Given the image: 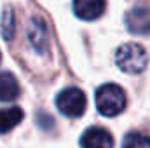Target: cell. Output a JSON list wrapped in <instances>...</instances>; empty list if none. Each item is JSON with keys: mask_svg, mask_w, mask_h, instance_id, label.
<instances>
[{"mask_svg": "<svg viewBox=\"0 0 150 148\" xmlns=\"http://www.w3.org/2000/svg\"><path fill=\"white\" fill-rule=\"evenodd\" d=\"M122 148H150V138L140 132H131L126 136Z\"/></svg>", "mask_w": 150, "mask_h": 148, "instance_id": "cell-11", "label": "cell"}, {"mask_svg": "<svg viewBox=\"0 0 150 148\" xmlns=\"http://www.w3.org/2000/svg\"><path fill=\"white\" fill-rule=\"evenodd\" d=\"M126 26L131 33L147 35L150 33V7H134L126 14Z\"/></svg>", "mask_w": 150, "mask_h": 148, "instance_id": "cell-4", "label": "cell"}, {"mask_svg": "<svg viewBox=\"0 0 150 148\" xmlns=\"http://www.w3.org/2000/svg\"><path fill=\"white\" fill-rule=\"evenodd\" d=\"M56 105H58V110L67 117H80L86 111L87 99L80 89L68 87L59 92V96L56 98Z\"/></svg>", "mask_w": 150, "mask_h": 148, "instance_id": "cell-3", "label": "cell"}, {"mask_svg": "<svg viewBox=\"0 0 150 148\" xmlns=\"http://www.w3.org/2000/svg\"><path fill=\"white\" fill-rule=\"evenodd\" d=\"M82 148H113L112 134L101 127H91L80 138Z\"/></svg>", "mask_w": 150, "mask_h": 148, "instance_id": "cell-5", "label": "cell"}, {"mask_svg": "<svg viewBox=\"0 0 150 148\" xmlns=\"http://www.w3.org/2000/svg\"><path fill=\"white\" fill-rule=\"evenodd\" d=\"M23 110L19 106H9V108H2L0 110V134L2 132H9L11 129H14L21 120H23Z\"/></svg>", "mask_w": 150, "mask_h": 148, "instance_id": "cell-8", "label": "cell"}, {"mask_svg": "<svg viewBox=\"0 0 150 148\" xmlns=\"http://www.w3.org/2000/svg\"><path fill=\"white\" fill-rule=\"evenodd\" d=\"M0 58H2V56H0Z\"/></svg>", "mask_w": 150, "mask_h": 148, "instance_id": "cell-12", "label": "cell"}, {"mask_svg": "<svg viewBox=\"0 0 150 148\" xmlns=\"http://www.w3.org/2000/svg\"><path fill=\"white\" fill-rule=\"evenodd\" d=\"M115 61L117 66L126 72V73H140L145 70L147 63H149V56L147 51L140 45V44H124L117 49L115 54Z\"/></svg>", "mask_w": 150, "mask_h": 148, "instance_id": "cell-1", "label": "cell"}, {"mask_svg": "<svg viewBox=\"0 0 150 148\" xmlns=\"http://www.w3.org/2000/svg\"><path fill=\"white\" fill-rule=\"evenodd\" d=\"M105 11V0H74V12L84 21L98 19Z\"/></svg>", "mask_w": 150, "mask_h": 148, "instance_id": "cell-6", "label": "cell"}, {"mask_svg": "<svg viewBox=\"0 0 150 148\" xmlns=\"http://www.w3.org/2000/svg\"><path fill=\"white\" fill-rule=\"evenodd\" d=\"M19 94V84L9 72L0 73V101H12Z\"/></svg>", "mask_w": 150, "mask_h": 148, "instance_id": "cell-9", "label": "cell"}, {"mask_svg": "<svg viewBox=\"0 0 150 148\" xmlns=\"http://www.w3.org/2000/svg\"><path fill=\"white\" fill-rule=\"evenodd\" d=\"M0 32H2L4 40H11V38L14 37V32H16V16H14V11L11 7H7L4 11V14H2Z\"/></svg>", "mask_w": 150, "mask_h": 148, "instance_id": "cell-10", "label": "cell"}, {"mask_svg": "<svg viewBox=\"0 0 150 148\" xmlns=\"http://www.w3.org/2000/svg\"><path fill=\"white\" fill-rule=\"evenodd\" d=\"M96 106L105 117H115L126 106V94L122 87L115 84H105L96 91Z\"/></svg>", "mask_w": 150, "mask_h": 148, "instance_id": "cell-2", "label": "cell"}, {"mask_svg": "<svg viewBox=\"0 0 150 148\" xmlns=\"http://www.w3.org/2000/svg\"><path fill=\"white\" fill-rule=\"evenodd\" d=\"M28 38L38 52H44L47 49V26L42 18L37 16L32 19V23L28 26Z\"/></svg>", "mask_w": 150, "mask_h": 148, "instance_id": "cell-7", "label": "cell"}]
</instances>
